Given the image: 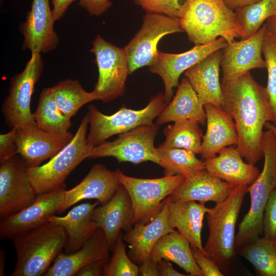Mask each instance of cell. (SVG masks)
<instances>
[{"mask_svg": "<svg viewBox=\"0 0 276 276\" xmlns=\"http://www.w3.org/2000/svg\"><path fill=\"white\" fill-rule=\"evenodd\" d=\"M88 124L86 114L71 141L47 163L28 167L30 182L37 194L64 186V181L82 162L90 158L94 147L86 140Z\"/></svg>", "mask_w": 276, "mask_h": 276, "instance_id": "8992f818", "label": "cell"}, {"mask_svg": "<svg viewBox=\"0 0 276 276\" xmlns=\"http://www.w3.org/2000/svg\"><path fill=\"white\" fill-rule=\"evenodd\" d=\"M261 143L264 157L263 168L256 180L247 187L250 206L238 225L235 241L236 249L254 241L263 234L265 208L276 187V139L271 130L263 131Z\"/></svg>", "mask_w": 276, "mask_h": 276, "instance_id": "5b68a950", "label": "cell"}, {"mask_svg": "<svg viewBox=\"0 0 276 276\" xmlns=\"http://www.w3.org/2000/svg\"><path fill=\"white\" fill-rule=\"evenodd\" d=\"M168 104L164 94L159 93L151 98L144 108L134 110L123 106L111 115L104 114L90 105L86 113L90 126L86 137L87 144L95 147L114 135L128 132L141 125L152 124Z\"/></svg>", "mask_w": 276, "mask_h": 276, "instance_id": "52a82bcc", "label": "cell"}, {"mask_svg": "<svg viewBox=\"0 0 276 276\" xmlns=\"http://www.w3.org/2000/svg\"><path fill=\"white\" fill-rule=\"evenodd\" d=\"M33 114L38 127L50 132L64 133L72 126L71 119L65 116L56 104L50 87L41 91L37 108Z\"/></svg>", "mask_w": 276, "mask_h": 276, "instance_id": "836d02e7", "label": "cell"}, {"mask_svg": "<svg viewBox=\"0 0 276 276\" xmlns=\"http://www.w3.org/2000/svg\"><path fill=\"white\" fill-rule=\"evenodd\" d=\"M110 0H79V5L91 16H100L112 6Z\"/></svg>", "mask_w": 276, "mask_h": 276, "instance_id": "7bdbcfd3", "label": "cell"}, {"mask_svg": "<svg viewBox=\"0 0 276 276\" xmlns=\"http://www.w3.org/2000/svg\"><path fill=\"white\" fill-rule=\"evenodd\" d=\"M203 106L207 128L200 154L206 159L216 156L223 148L237 146L238 137L233 119L223 108L213 104Z\"/></svg>", "mask_w": 276, "mask_h": 276, "instance_id": "cb8c5ba5", "label": "cell"}, {"mask_svg": "<svg viewBox=\"0 0 276 276\" xmlns=\"http://www.w3.org/2000/svg\"><path fill=\"white\" fill-rule=\"evenodd\" d=\"M210 208L195 201H171L168 206V222L173 229L185 237L191 246L205 252L201 242L204 215Z\"/></svg>", "mask_w": 276, "mask_h": 276, "instance_id": "4316f807", "label": "cell"}, {"mask_svg": "<svg viewBox=\"0 0 276 276\" xmlns=\"http://www.w3.org/2000/svg\"><path fill=\"white\" fill-rule=\"evenodd\" d=\"M194 260L200 268L203 276H223L219 267L209 257L198 248L191 245Z\"/></svg>", "mask_w": 276, "mask_h": 276, "instance_id": "60d3db41", "label": "cell"}, {"mask_svg": "<svg viewBox=\"0 0 276 276\" xmlns=\"http://www.w3.org/2000/svg\"><path fill=\"white\" fill-rule=\"evenodd\" d=\"M16 128L0 135V162L17 154L15 144Z\"/></svg>", "mask_w": 276, "mask_h": 276, "instance_id": "b9f144b4", "label": "cell"}, {"mask_svg": "<svg viewBox=\"0 0 276 276\" xmlns=\"http://www.w3.org/2000/svg\"><path fill=\"white\" fill-rule=\"evenodd\" d=\"M218 50L206 57L185 72L201 103L213 104L222 107L223 97L219 81L222 55Z\"/></svg>", "mask_w": 276, "mask_h": 276, "instance_id": "d4e9b609", "label": "cell"}, {"mask_svg": "<svg viewBox=\"0 0 276 276\" xmlns=\"http://www.w3.org/2000/svg\"><path fill=\"white\" fill-rule=\"evenodd\" d=\"M178 19L189 40L195 45L210 43L218 37L230 43L243 34L235 12L224 0H185Z\"/></svg>", "mask_w": 276, "mask_h": 276, "instance_id": "7a4b0ae2", "label": "cell"}, {"mask_svg": "<svg viewBox=\"0 0 276 276\" xmlns=\"http://www.w3.org/2000/svg\"><path fill=\"white\" fill-rule=\"evenodd\" d=\"M248 186H236L224 200L206 214L209 234L203 249L220 270L227 268L235 256V227Z\"/></svg>", "mask_w": 276, "mask_h": 276, "instance_id": "277c9868", "label": "cell"}, {"mask_svg": "<svg viewBox=\"0 0 276 276\" xmlns=\"http://www.w3.org/2000/svg\"><path fill=\"white\" fill-rule=\"evenodd\" d=\"M265 31L264 24L248 38L234 40L222 49V80L238 78L252 69L266 68L265 60L262 57Z\"/></svg>", "mask_w": 276, "mask_h": 276, "instance_id": "ac0fdd59", "label": "cell"}, {"mask_svg": "<svg viewBox=\"0 0 276 276\" xmlns=\"http://www.w3.org/2000/svg\"><path fill=\"white\" fill-rule=\"evenodd\" d=\"M237 20L241 27V39L256 33L263 23L276 14V0H260L235 9Z\"/></svg>", "mask_w": 276, "mask_h": 276, "instance_id": "d590c367", "label": "cell"}, {"mask_svg": "<svg viewBox=\"0 0 276 276\" xmlns=\"http://www.w3.org/2000/svg\"><path fill=\"white\" fill-rule=\"evenodd\" d=\"M170 201L169 196L159 214L146 224H135L127 231L123 239L128 244V256L135 263L141 264L150 256L155 244L165 235L174 232L168 222V210Z\"/></svg>", "mask_w": 276, "mask_h": 276, "instance_id": "603a6c76", "label": "cell"}, {"mask_svg": "<svg viewBox=\"0 0 276 276\" xmlns=\"http://www.w3.org/2000/svg\"><path fill=\"white\" fill-rule=\"evenodd\" d=\"M237 251L251 263L257 275L276 276V245L273 241L260 237Z\"/></svg>", "mask_w": 276, "mask_h": 276, "instance_id": "d6a6232c", "label": "cell"}, {"mask_svg": "<svg viewBox=\"0 0 276 276\" xmlns=\"http://www.w3.org/2000/svg\"><path fill=\"white\" fill-rule=\"evenodd\" d=\"M117 178L127 190L133 210L132 224H146L153 220L162 210L166 198L185 180L181 175L147 179L135 178L114 171Z\"/></svg>", "mask_w": 276, "mask_h": 276, "instance_id": "ba28073f", "label": "cell"}, {"mask_svg": "<svg viewBox=\"0 0 276 276\" xmlns=\"http://www.w3.org/2000/svg\"><path fill=\"white\" fill-rule=\"evenodd\" d=\"M228 42L219 37L215 41L206 44H196L191 49L179 54L158 51L157 55L149 66L150 72L157 74L163 81L164 96L167 103L171 101L173 88L179 85L180 75L206 57L226 47Z\"/></svg>", "mask_w": 276, "mask_h": 276, "instance_id": "9a60e30c", "label": "cell"}, {"mask_svg": "<svg viewBox=\"0 0 276 276\" xmlns=\"http://www.w3.org/2000/svg\"><path fill=\"white\" fill-rule=\"evenodd\" d=\"M264 237L274 241L276 237V187L266 203L263 215Z\"/></svg>", "mask_w": 276, "mask_h": 276, "instance_id": "ab89813d", "label": "cell"}, {"mask_svg": "<svg viewBox=\"0 0 276 276\" xmlns=\"http://www.w3.org/2000/svg\"><path fill=\"white\" fill-rule=\"evenodd\" d=\"M199 124L196 120H185L168 125L163 131L165 140L157 148H182L200 154L203 135Z\"/></svg>", "mask_w": 276, "mask_h": 276, "instance_id": "1f68e13d", "label": "cell"}, {"mask_svg": "<svg viewBox=\"0 0 276 276\" xmlns=\"http://www.w3.org/2000/svg\"><path fill=\"white\" fill-rule=\"evenodd\" d=\"M157 263L159 276L189 275V274H184L176 270L169 261L162 259Z\"/></svg>", "mask_w": 276, "mask_h": 276, "instance_id": "7dc6e473", "label": "cell"}, {"mask_svg": "<svg viewBox=\"0 0 276 276\" xmlns=\"http://www.w3.org/2000/svg\"><path fill=\"white\" fill-rule=\"evenodd\" d=\"M218 155L204 159L205 169L211 174L234 185H251L260 172L255 165L245 162L238 149L232 146L220 150Z\"/></svg>", "mask_w": 276, "mask_h": 276, "instance_id": "484cf974", "label": "cell"}, {"mask_svg": "<svg viewBox=\"0 0 276 276\" xmlns=\"http://www.w3.org/2000/svg\"><path fill=\"white\" fill-rule=\"evenodd\" d=\"M156 262H172L192 276H203L193 257L188 240L177 231L163 236L155 244L149 256Z\"/></svg>", "mask_w": 276, "mask_h": 276, "instance_id": "f546056e", "label": "cell"}, {"mask_svg": "<svg viewBox=\"0 0 276 276\" xmlns=\"http://www.w3.org/2000/svg\"><path fill=\"white\" fill-rule=\"evenodd\" d=\"M109 245L104 234L99 228L76 251L61 252L44 276H73L84 266L93 263L106 264L109 260Z\"/></svg>", "mask_w": 276, "mask_h": 276, "instance_id": "d6986e66", "label": "cell"}, {"mask_svg": "<svg viewBox=\"0 0 276 276\" xmlns=\"http://www.w3.org/2000/svg\"><path fill=\"white\" fill-rule=\"evenodd\" d=\"M5 254L3 250L1 249L0 252V275H4Z\"/></svg>", "mask_w": 276, "mask_h": 276, "instance_id": "f907efd6", "label": "cell"}, {"mask_svg": "<svg viewBox=\"0 0 276 276\" xmlns=\"http://www.w3.org/2000/svg\"><path fill=\"white\" fill-rule=\"evenodd\" d=\"M182 32L183 31L178 18L146 13L142 27L124 48L128 61L129 74L153 63L159 51L157 44L164 36Z\"/></svg>", "mask_w": 276, "mask_h": 276, "instance_id": "7c38bea8", "label": "cell"}, {"mask_svg": "<svg viewBox=\"0 0 276 276\" xmlns=\"http://www.w3.org/2000/svg\"><path fill=\"white\" fill-rule=\"evenodd\" d=\"M90 52L95 56L99 77L94 91L99 100L106 103L122 96L129 74V64L124 49L119 48L97 35Z\"/></svg>", "mask_w": 276, "mask_h": 276, "instance_id": "30bf717a", "label": "cell"}, {"mask_svg": "<svg viewBox=\"0 0 276 276\" xmlns=\"http://www.w3.org/2000/svg\"><path fill=\"white\" fill-rule=\"evenodd\" d=\"M133 210L129 194L121 185L112 198L96 207L91 218L105 235L110 249H113L121 231L132 228Z\"/></svg>", "mask_w": 276, "mask_h": 276, "instance_id": "ffe728a7", "label": "cell"}, {"mask_svg": "<svg viewBox=\"0 0 276 276\" xmlns=\"http://www.w3.org/2000/svg\"><path fill=\"white\" fill-rule=\"evenodd\" d=\"M98 204V201L82 203L73 208L64 216L54 215L49 218L48 221L62 226L66 232L67 241L64 253L70 254L79 249L99 228L91 218L93 210Z\"/></svg>", "mask_w": 276, "mask_h": 276, "instance_id": "83f0119b", "label": "cell"}, {"mask_svg": "<svg viewBox=\"0 0 276 276\" xmlns=\"http://www.w3.org/2000/svg\"><path fill=\"white\" fill-rule=\"evenodd\" d=\"M139 275L159 276L157 263L149 257L139 267Z\"/></svg>", "mask_w": 276, "mask_h": 276, "instance_id": "ee69618b", "label": "cell"}, {"mask_svg": "<svg viewBox=\"0 0 276 276\" xmlns=\"http://www.w3.org/2000/svg\"><path fill=\"white\" fill-rule=\"evenodd\" d=\"M102 263H93L80 269L76 274V276H102L104 275V266Z\"/></svg>", "mask_w": 276, "mask_h": 276, "instance_id": "f6af8a7d", "label": "cell"}, {"mask_svg": "<svg viewBox=\"0 0 276 276\" xmlns=\"http://www.w3.org/2000/svg\"><path fill=\"white\" fill-rule=\"evenodd\" d=\"M160 164L165 176L175 175L186 177L205 169L204 161L199 159L192 151L182 148H157Z\"/></svg>", "mask_w": 276, "mask_h": 276, "instance_id": "e575fe53", "label": "cell"}, {"mask_svg": "<svg viewBox=\"0 0 276 276\" xmlns=\"http://www.w3.org/2000/svg\"><path fill=\"white\" fill-rule=\"evenodd\" d=\"M158 131L156 124L141 125L121 133L111 142L94 147L89 158L112 156L118 162L139 164L150 161L159 165L160 158L154 140Z\"/></svg>", "mask_w": 276, "mask_h": 276, "instance_id": "8fae6325", "label": "cell"}, {"mask_svg": "<svg viewBox=\"0 0 276 276\" xmlns=\"http://www.w3.org/2000/svg\"><path fill=\"white\" fill-rule=\"evenodd\" d=\"M76 0H51L55 20H59L64 15L69 6Z\"/></svg>", "mask_w": 276, "mask_h": 276, "instance_id": "bcb514c9", "label": "cell"}, {"mask_svg": "<svg viewBox=\"0 0 276 276\" xmlns=\"http://www.w3.org/2000/svg\"><path fill=\"white\" fill-rule=\"evenodd\" d=\"M37 195L29 179L28 167L18 154L0 162L1 220L32 204Z\"/></svg>", "mask_w": 276, "mask_h": 276, "instance_id": "4fadbf2b", "label": "cell"}, {"mask_svg": "<svg viewBox=\"0 0 276 276\" xmlns=\"http://www.w3.org/2000/svg\"><path fill=\"white\" fill-rule=\"evenodd\" d=\"M265 26L262 53L266 62L268 75L266 88L274 116L273 123L276 124V36Z\"/></svg>", "mask_w": 276, "mask_h": 276, "instance_id": "8d00e7d4", "label": "cell"}, {"mask_svg": "<svg viewBox=\"0 0 276 276\" xmlns=\"http://www.w3.org/2000/svg\"><path fill=\"white\" fill-rule=\"evenodd\" d=\"M147 13L160 14L178 18L185 0H132Z\"/></svg>", "mask_w": 276, "mask_h": 276, "instance_id": "f35d334b", "label": "cell"}, {"mask_svg": "<svg viewBox=\"0 0 276 276\" xmlns=\"http://www.w3.org/2000/svg\"><path fill=\"white\" fill-rule=\"evenodd\" d=\"M67 235L61 226L48 221L13 239L17 260L12 276L43 275L65 247Z\"/></svg>", "mask_w": 276, "mask_h": 276, "instance_id": "3957f363", "label": "cell"}, {"mask_svg": "<svg viewBox=\"0 0 276 276\" xmlns=\"http://www.w3.org/2000/svg\"><path fill=\"white\" fill-rule=\"evenodd\" d=\"M121 184L114 171L102 164L93 166L82 181L74 188L64 191L61 213L80 201L95 199L100 204L110 200Z\"/></svg>", "mask_w": 276, "mask_h": 276, "instance_id": "44dd1931", "label": "cell"}, {"mask_svg": "<svg viewBox=\"0 0 276 276\" xmlns=\"http://www.w3.org/2000/svg\"><path fill=\"white\" fill-rule=\"evenodd\" d=\"M74 136L69 131L50 132L37 125L18 127L15 134L17 153L28 167H37L59 152Z\"/></svg>", "mask_w": 276, "mask_h": 276, "instance_id": "2e32d148", "label": "cell"}, {"mask_svg": "<svg viewBox=\"0 0 276 276\" xmlns=\"http://www.w3.org/2000/svg\"><path fill=\"white\" fill-rule=\"evenodd\" d=\"M123 240L120 233L113 248L112 256L104 266L105 276L139 275V267L126 254Z\"/></svg>", "mask_w": 276, "mask_h": 276, "instance_id": "74e56055", "label": "cell"}, {"mask_svg": "<svg viewBox=\"0 0 276 276\" xmlns=\"http://www.w3.org/2000/svg\"><path fill=\"white\" fill-rule=\"evenodd\" d=\"M265 25L276 36V14L268 18Z\"/></svg>", "mask_w": 276, "mask_h": 276, "instance_id": "681fc988", "label": "cell"}, {"mask_svg": "<svg viewBox=\"0 0 276 276\" xmlns=\"http://www.w3.org/2000/svg\"><path fill=\"white\" fill-rule=\"evenodd\" d=\"M235 187L210 173L205 169L186 177L169 196L171 201H195L201 203L224 200Z\"/></svg>", "mask_w": 276, "mask_h": 276, "instance_id": "7402d4cb", "label": "cell"}, {"mask_svg": "<svg viewBox=\"0 0 276 276\" xmlns=\"http://www.w3.org/2000/svg\"><path fill=\"white\" fill-rule=\"evenodd\" d=\"M260 0H224L226 5L231 9H236L247 5L256 3Z\"/></svg>", "mask_w": 276, "mask_h": 276, "instance_id": "c3c4849f", "label": "cell"}, {"mask_svg": "<svg viewBox=\"0 0 276 276\" xmlns=\"http://www.w3.org/2000/svg\"><path fill=\"white\" fill-rule=\"evenodd\" d=\"M55 21L50 0H33L26 19L19 28L24 38L22 50H29L31 54L54 50L59 43L54 29Z\"/></svg>", "mask_w": 276, "mask_h": 276, "instance_id": "e0dca14e", "label": "cell"}, {"mask_svg": "<svg viewBox=\"0 0 276 276\" xmlns=\"http://www.w3.org/2000/svg\"><path fill=\"white\" fill-rule=\"evenodd\" d=\"M43 65L40 53L31 54L24 70L11 79L9 94L1 109L6 123L11 128L37 125L31 112V103Z\"/></svg>", "mask_w": 276, "mask_h": 276, "instance_id": "9c48e42d", "label": "cell"}, {"mask_svg": "<svg viewBox=\"0 0 276 276\" xmlns=\"http://www.w3.org/2000/svg\"><path fill=\"white\" fill-rule=\"evenodd\" d=\"M185 120H196L200 124L206 121L204 106L186 77L182 78L172 100L157 118L156 124L159 126Z\"/></svg>", "mask_w": 276, "mask_h": 276, "instance_id": "f1b7e54d", "label": "cell"}, {"mask_svg": "<svg viewBox=\"0 0 276 276\" xmlns=\"http://www.w3.org/2000/svg\"><path fill=\"white\" fill-rule=\"evenodd\" d=\"M265 127L266 129L271 130L276 139V124L271 122H267L265 125Z\"/></svg>", "mask_w": 276, "mask_h": 276, "instance_id": "816d5d0a", "label": "cell"}, {"mask_svg": "<svg viewBox=\"0 0 276 276\" xmlns=\"http://www.w3.org/2000/svg\"><path fill=\"white\" fill-rule=\"evenodd\" d=\"M273 241H274V243H275V244L276 245V237H275V239H274V240Z\"/></svg>", "mask_w": 276, "mask_h": 276, "instance_id": "f5cc1de1", "label": "cell"}, {"mask_svg": "<svg viewBox=\"0 0 276 276\" xmlns=\"http://www.w3.org/2000/svg\"><path fill=\"white\" fill-rule=\"evenodd\" d=\"M65 187L38 194L34 202L18 212L2 219L1 239H14L48 221L56 213L61 214L64 202Z\"/></svg>", "mask_w": 276, "mask_h": 276, "instance_id": "5bb4252c", "label": "cell"}, {"mask_svg": "<svg viewBox=\"0 0 276 276\" xmlns=\"http://www.w3.org/2000/svg\"><path fill=\"white\" fill-rule=\"evenodd\" d=\"M50 88L57 106L70 119L84 105L99 100L94 91H86L77 80L65 79Z\"/></svg>", "mask_w": 276, "mask_h": 276, "instance_id": "4dcf8cb0", "label": "cell"}, {"mask_svg": "<svg viewBox=\"0 0 276 276\" xmlns=\"http://www.w3.org/2000/svg\"><path fill=\"white\" fill-rule=\"evenodd\" d=\"M222 108L233 119L238 134L236 148L246 162L256 164L262 157L263 129L274 122L266 87L248 72L238 78L222 80Z\"/></svg>", "mask_w": 276, "mask_h": 276, "instance_id": "6da1fadb", "label": "cell"}]
</instances>
